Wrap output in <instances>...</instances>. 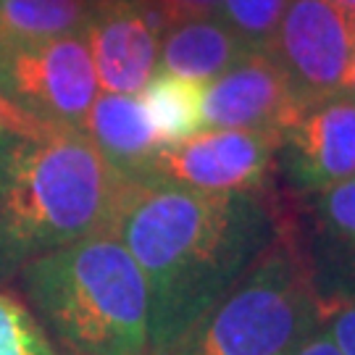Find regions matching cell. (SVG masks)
Returning a JSON list of instances; mask_svg holds the SVG:
<instances>
[{
	"label": "cell",
	"mask_w": 355,
	"mask_h": 355,
	"mask_svg": "<svg viewBox=\"0 0 355 355\" xmlns=\"http://www.w3.org/2000/svg\"><path fill=\"white\" fill-rule=\"evenodd\" d=\"M250 48L216 16L168 26L161 37L158 71L190 82H211L234 66Z\"/></svg>",
	"instance_id": "obj_13"
},
{
	"label": "cell",
	"mask_w": 355,
	"mask_h": 355,
	"mask_svg": "<svg viewBox=\"0 0 355 355\" xmlns=\"http://www.w3.org/2000/svg\"><path fill=\"white\" fill-rule=\"evenodd\" d=\"M124 187L85 129H8L0 142V284L40 255L111 229Z\"/></svg>",
	"instance_id": "obj_2"
},
{
	"label": "cell",
	"mask_w": 355,
	"mask_h": 355,
	"mask_svg": "<svg viewBox=\"0 0 355 355\" xmlns=\"http://www.w3.org/2000/svg\"><path fill=\"white\" fill-rule=\"evenodd\" d=\"M282 140L268 129H208L164 145L150 174L203 192H263L279 166Z\"/></svg>",
	"instance_id": "obj_7"
},
{
	"label": "cell",
	"mask_w": 355,
	"mask_h": 355,
	"mask_svg": "<svg viewBox=\"0 0 355 355\" xmlns=\"http://www.w3.org/2000/svg\"><path fill=\"white\" fill-rule=\"evenodd\" d=\"M0 116L8 121V127H11L13 132H29V129H35V127H29V124H24V121H21L19 116L13 114L11 108H8V105H6L3 101H0Z\"/></svg>",
	"instance_id": "obj_21"
},
{
	"label": "cell",
	"mask_w": 355,
	"mask_h": 355,
	"mask_svg": "<svg viewBox=\"0 0 355 355\" xmlns=\"http://www.w3.org/2000/svg\"><path fill=\"white\" fill-rule=\"evenodd\" d=\"M85 37L103 92L140 95L158 71L164 19L148 0H89Z\"/></svg>",
	"instance_id": "obj_8"
},
{
	"label": "cell",
	"mask_w": 355,
	"mask_h": 355,
	"mask_svg": "<svg viewBox=\"0 0 355 355\" xmlns=\"http://www.w3.org/2000/svg\"><path fill=\"white\" fill-rule=\"evenodd\" d=\"M292 355H343L340 353V347H337V343L331 340L329 329H327V324H321L308 340H305L297 350Z\"/></svg>",
	"instance_id": "obj_20"
},
{
	"label": "cell",
	"mask_w": 355,
	"mask_h": 355,
	"mask_svg": "<svg viewBox=\"0 0 355 355\" xmlns=\"http://www.w3.org/2000/svg\"><path fill=\"white\" fill-rule=\"evenodd\" d=\"M89 0H0V58L85 26Z\"/></svg>",
	"instance_id": "obj_14"
},
{
	"label": "cell",
	"mask_w": 355,
	"mask_h": 355,
	"mask_svg": "<svg viewBox=\"0 0 355 355\" xmlns=\"http://www.w3.org/2000/svg\"><path fill=\"white\" fill-rule=\"evenodd\" d=\"M13 282L64 353L150 355L148 284L111 229L40 255Z\"/></svg>",
	"instance_id": "obj_3"
},
{
	"label": "cell",
	"mask_w": 355,
	"mask_h": 355,
	"mask_svg": "<svg viewBox=\"0 0 355 355\" xmlns=\"http://www.w3.org/2000/svg\"><path fill=\"white\" fill-rule=\"evenodd\" d=\"M266 53L303 108L343 95L355 55V19L329 0H290Z\"/></svg>",
	"instance_id": "obj_6"
},
{
	"label": "cell",
	"mask_w": 355,
	"mask_h": 355,
	"mask_svg": "<svg viewBox=\"0 0 355 355\" xmlns=\"http://www.w3.org/2000/svg\"><path fill=\"white\" fill-rule=\"evenodd\" d=\"M290 0H221L216 19L237 35L250 51H263L277 35Z\"/></svg>",
	"instance_id": "obj_16"
},
{
	"label": "cell",
	"mask_w": 355,
	"mask_h": 355,
	"mask_svg": "<svg viewBox=\"0 0 355 355\" xmlns=\"http://www.w3.org/2000/svg\"><path fill=\"white\" fill-rule=\"evenodd\" d=\"M303 111L287 76L263 51L245 53L224 74L203 85V132L268 129L284 135Z\"/></svg>",
	"instance_id": "obj_9"
},
{
	"label": "cell",
	"mask_w": 355,
	"mask_h": 355,
	"mask_svg": "<svg viewBox=\"0 0 355 355\" xmlns=\"http://www.w3.org/2000/svg\"><path fill=\"white\" fill-rule=\"evenodd\" d=\"M327 329L343 355H355V297L331 305L327 311Z\"/></svg>",
	"instance_id": "obj_19"
},
{
	"label": "cell",
	"mask_w": 355,
	"mask_h": 355,
	"mask_svg": "<svg viewBox=\"0 0 355 355\" xmlns=\"http://www.w3.org/2000/svg\"><path fill=\"white\" fill-rule=\"evenodd\" d=\"M329 3H334L337 8H343L350 19H355V0H329Z\"/></svg>",
	"instance_id": "obj_22"
},
{
	"label": "cell",
	"mask_w": 355,
	"mask_h": 355,
	"mask_svg": "<svg viewBox=\"0 0 355 355\" xmlns=\"http://www.w3.org/2000/svg\"><path fill=\"white\" fill-rule=\"evenodd\" d=\"M8 121H6V119H3V116H0V142H3V137H6V132H8Z\"/></svg>",
	"instance_id": "obj_24"
},
{
	"label": "cell",
	"mask_w": 355,
	"mask_h": 355,
	"mask_svg": "<svg viewBox=\"0 0 355 355\" xmlns=\"http://www.w3.org/2000/svg\"><path fill=\"white\" fill-rule=\"evenodd\" d=\"M0 355H61L35 313L0 290Z\"/></svg>",
	"instance_id": "obj_17"
},
{
	"label": "cell",
	"mask_w": 355,
	"mask_h": 355,
	"mask_svg": "<svg viewBox=\"0 0 355 355\" xmlns=\"http://www.w3.org/2000/svg\"><path fill=\"white\" fill-rule=\"evenodd\" d=\"M279 168L300 198L355 177V98L334 95L305 108L284 132Z\"/></svg>",
	"instance_id": "obj_10"
},
{
	"label": "cell",
	"mask_w": 355,
	"mask_h": 355,
	"mask_svg": "<svg viewBox=\"0 0 355 355\" xmlns=\"http://www.w3.org/2000/svg\"><path fill=\"white\" fill-rule=\"evenodd\" d=\"M290 216L263 192H203L161 177L127 182L111 232L150 297V355H171L195 321L279 237Z\"/></svg>",
	"instance_id": "obj_1"
},
{
	"label": "cell",
	"mask_w": 355,
	"mask_h": 355,
	"mask_svg": "<svg viewBox=\"0 0 355 355\" xmlns=\"http://www.w3.org/2000/svg\"><path fill=\"white\" fill-rule=\"evenodd\" d=\"M98 98L85 29L0 58V101L29 127L82 129Z\"/></svg>",
	"instance_id": "obj_5"
},
{
	"label": "cell",
	"mask_w": 355,
	"mask_h": 355,
	"mask_svg": "<svg viewBox=\"0 0 355 355\" xmlns=\"http://www.w3.org/2000/svg\"><path fill=\"white\" fill-rule=\"evenodd\" d=\"M161 145H177L203 132V85L155 71L137 95Z\"/></svg>",
	"instance_id": "obj_15"
},
{
	"label": "cell",
	"mask_w": 355,
	"mask_h": 355,
	"mask_svg": "<svg viewBox=\"0 0 355 355\" xmlns=\"http://www.w3.org/2000/svg\"><path fill=\"white\" fill-rule=\"evenodd\" d=\"M82 129L108 166L127 182L148 177L155 155L164 148L137 95H98Z\"/></svg>",
	"instance_id": "obj_12"
},
{
	"label": "cell",
	"mask_w": 355,
	"mask_h": 355,
	"mask_svg": "<svg viewBox=\"0 0 355 355\" xmlns=\"http://www.w3.org/2000/svg\"><path fill=\"white\" fill-rule=\"evenodd\" d=\"M155 13L164 19L166 29L182 21H195V19H211L216 16L221 0H148Z\"/></svg>",
	"instance_id": "obj_18"
},
{
	"label": "cell",
	"mask_w": 355,
	"mask_h": 355,
	"mask_svg": "<svg viewBox=\"0 0 355 355\" xmlns=\"http://www.w3.org/2000/svg\"><path fill=\"white\" fill-rule=\"evenodd\" d=\"M64 355H74V353H64Z\"/></svg>",
	"instance_id": "obj_25"
},
{
	"label": "cell",
	"mask_w": 355,
	"mask_h": 355,
	"mask_svg": "<svg viewBox=\"0 0 355 355\" xmlns=\"http://www.w3.org/2000/svg\"><path fill=\"white\" fill-rule=\"evenodd\" d=\"M345 92L355 98V55H353V66H350V76H347V89Z\"/></svg>",
	"instance_id": "obj_23"
},
{
	"label": "cell",
	"mask_w": 355,
	"mask_h": 355,
	"mask_svg": "<svg viewBox=\"0 0 355 355\" xmlns=\"http://www.w3.org/2000/svg\"><path fill=\"white\" fill-rule=\"evenodd\" d=\"M303 200V229L295 224L297 240L329 311L355 297V177Z\"/></svg>",
	"instance_id": "obj_11"
},
{
	"label": "cell",
	"mask_w": 355,
	"mask_h": 355,
	"mask_svg": "<svg viewBox=\"0 0 355 355\" xmlns=\"http://www.w3.org/2000/svg\"><path fill=\"white\" fill-rule=\"evenodd\" d=\"M327 321L297 227L279 237L203 316L171 355H292Z\"/></svg>",
	"instance_id": "obj_4"
}]
</instances>
